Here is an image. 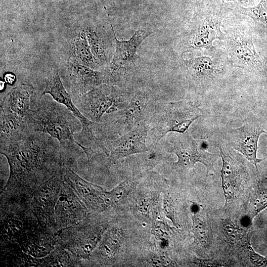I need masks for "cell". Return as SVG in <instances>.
<instances>
[{"label": "cell", "instance_id": "22", "mask_svg": "<svg viewBox=\"0 0 267 267\" xmlns=\"http://www.w3.org/2000/svg\"><path fill=\"white\" fill-rule=\"evenodd\" d=\"M69 61L98 70L100 67L90 50L86 33L83 29L73 33L69 46Z\"/></svg>", "mask_w": 267, "mask_h": 267}, {"label": "cell", "instance_id": "33", "mask_svg": "<svg viewBox=\"0 0 267 267\" xmlns=\"http://www.w3.org/2000/svg\"><path fill=\"white\" fill-rule=\"evenodd\" d=\"M152 234L160 239L165 238L168 234L167 228L161 222H156L152 228Z\"/></svg>", "mask_w": 267, "mask_h": 267}, {"label": "cell", "instance_id": "6", "mask_svg": "<svg viewBox=\"0 0 267 267\" xmlns=\"http://www.w3.org/2000/svg\"><path fill=\"white\" fill-rule=\"evenodd\" d=\"M116 47L113 57L103 72L105 84L117 86L122 89L133 73L139 59L137 51L143 41L152 32L144 30H136L128 40H118L113 30Z\"/></svg>", "mask_w": 267, "mask_h": 267}, {"label": "cell", "instance_id": "11", "mask_svg": "<svg viewBox=\"0 0 267 267\" xmlns=\"http://www.w3.org/2000/svg\"><path fill=\"white\" fill-rule=\"evenodd\" d=\"M81 221L63 229L59 235L62 246L64 249L76 257L87 259L100 241L105 227L100 224H85Z\"/></svg>", "mask_w": 267, "mask_h": 267}, {"label": "cell", "instance_id": "34", "mask_svg": "<svg viewBox=\"0 0 267 267\" xmlns=\"http://www.w3.org/2000/svg\"><path fill=\"white\" fill-rule=\"evenodd\" d=\"M171 262L169 259L157 255H153L150 259V264L154 267L168 266L171 264Z\"/></svg>", "mask_w": 267, "mask_h": 267}, {"label": "cell", "instance_id": "15", "mask_svg": "<svg viewBox=\"0 0 267 267\" xmlns=\"http://www.w3.org/2000/svg\"><path fill=\"white\" fill-rule=\"evenodd\" d=\"M183 66L190 89L197 92L206 90L222 76V69L208 56L184 60Z\"/></svg>", "mask_w": 267, "mask_h": 267}, {"label": "cell", "instance_id": "27", "mask_svg": "<svg viewBox=\"0 0 267 267\" xmlns=\"http://www.w3.org/2000/svg\"><path fill=\"white\" fill-rule=\"evenodd\" d=\"M41 265L44 266H69L71 260L69 254L64 249L52 250L43 260Z\"/></svg>", "mask_w": 267, "mask_h": 267}, {"label": "cell", "instance_id": "24", "mask_svg": "<svg viewBox=\"0 0 267 267\" xmlns=\"http://www.w3.org/2000/svg\"><path fill=\"white\" fill-rule=\"evenodd\" d=\"M120 229L112 228L104 233L99 241L98 251L101 256L105 258L113 257L118 251L123 239Z\"/></svg>", "mask_w": 267, "mask_h": 267}, {"label": "cell", "instance_id": "4", "mask_svg": "<svg viewBox=\"0 0 267 267\" xmlns=\"http://www.w3.org/2000/svg\"><path fill=\"white\" fill-rule=\"evenodd\" d=\"M203 114L198 106L186 100L159 103L150 122L147 123L148 132L152 135L153 146L169 133L186 132Z\"/></svg>", "mask_w": 267, "mask_h": 267}, {"label": "cell", "instance_id": "32", "mask_svg": "<svg viewBox=\"0 0 267 267\" xmlns=\"http://www.w3.org/2000/svg\"><path fill=\"white\" fill-rule=\"evenodd\" d=\"M267 207V191L260 193L256 198L253 217L257 215L260 212Z\"/></svg>", "mask_w": 267, "mask_h": 267}, {"label": "cell", "instance_id": "19", "mask_svg": "<svg viewBox=\"0 0 267 267\" xmlns=\"http://www.w3.org/2000/svg\"><path fill=\"white\" fill-rule=\"evenodd\" d=\"M217 17H208L200 22L188 35L187 50L210 48L217 39H223Z\"/></svg>", "mask_w": 267, "mask_h": 267}, {"label": "cell", "instance_id": "5", "mask_svg": "<svg viewBox=\"0 0 267 267\" xmlns=\"http://www.w3.org/2000/svg\"><path fill=\"white\" fill-rule=\"evenodd\" d=\"M164 137L165 150L177 156V161L172 165L177 172L186 174L198 162L206 167L207 176L215 172L214 165L220 156L206 151L202 139H194L188 131L184 133H170Z\"/></svg>", "mask_w": 267, "mask_h": 267}, {"label": "cell", "instance_id": "17", "mask_svg": "<svg viewBox=\"0 0 267 267\" xmlns=\"http://www.w3.org/2000/svg\"><path fill=\"white\" fill-rule=\"evenodd\" d=\"M63 79L71 95L79 98L96 87L105 84L103 72L76 62L66 63Z\"/></svg>", "mask_w": 267, "mask_h": 267}, {"label": "cell", "instance_id": "7", "mask_svg": "<svg viewBox=\"0 0 267 267\" xmlns=\"http://www.w3.org/2000/svg\"><path fill=\"white\" fill-rule=\"evenodd\" d=\"M131 93L117 86L103 84L78 98L74 103L87 119L99 123L105 114L119 109Z\"/></svg>", "mask_w": 267, "mask_h": 267}, {"label": "cell", "instance_id": "25", "mask_svg": "<svg viewBox=\"0 0 267 267\" xmlns=\"http://www.w3.org/2000/svg\"><path fill=\"white\" fill-rule=\"evenodd\" d=\"M141 175L129 178L119 184L110 191H107L109 205L114 206L124 200L136 186Z\"/></svg>", "mask_w": 267, "mask_h": 267}, {"label": "cell", "instance_id": "29", "mask_svg": "<svg viewBox=\"0 0 267 267\" xmlns=\"http://www.w3.org/2000/svg\"><path fill=\"white\" fill-rule=\"evenodd\" d=\"M192 229L197 240L206 242L208 239L207 224L200 216L195 214L192 216Z\"/></svg>", "mask_w": 267, "mask_h": 267}, {"label": "cell", "instance_id": "21", "mask_svg": "<svg viewBox=\"0 0 267 267\" xmlns=\"http://www.w3.org/2000/svg\"><path fill=\"white\" fill-rule=\"evenodd\" d=\"M0 113V143L20 139L30 131L26 121L2 101Z\"/></svg>", "mask_w": 267, "mask_h": 267}, {"label": "cell", "instance_id": "23", "mask_svg": "<svg viewBox=\"0 0 267 267\" xmlns=\"http://www.w3.org/2000/svg\"><path fill=\"white\" fill-rule=\"evenodd\" d=\"M34 92V87L28 84H22L13 88L2 98V101L11 110L24 119L30 111V98Z\"/></svg>", "mask_w": 267, "mask_h": 267}, {"label": "cell", "instance_id": "3", "mask_svg": "<svg viewBox=\"0 0 267 267\" xmlns=\"http://www.w3.org/2000/svg\"><path fill=\"white\" fill-rule=\"evenodd\" d=\"M150 94L146 88L134 90L120 109L104 115L102 122H93L90 129L96 141L121 136L144 121Z\"/></svg>", "mask_w": 267, "mask_h": 267}, {"label": "cell", "instance_id": "12", "mask_svg": "<svg viewBox=\"0 0 267 267\" xmlns=\"http://www.w3.org/2000/svg\"><path fill=\"white\" fill-rule=\"evenodd\" d=\"M226 48L232 64L249 71L264 67L261 57L257 52L252 37L244 31H228L225 36Z\"/></svg>", "mask_w": 267, "mask_h": 267}, {"label": "cell", "instance_id": "9", "mask_svg": "<svg viewBox=\"0 0 267 267\" xmlns=\"http://www.w3.org/2000/svg\"><path fill=\"white\" fill-rule=\"evenodd\" d=\"M149 128L144 120L116 138L98 142L100 148L108 156L110 163L117 162L130 155L149 151L146 145Z\"/></svg>", "mask_w": 267, "mask_h": 267}, {"label": "cell", "instance_id": "26", "mask_svg": "<svg viewBox=\"0 0 267 267\" xmlns=\"http://www.w3.org/2000/svg\"><path fill=\"white\" fill-rule=\"evenodd\" d=\"M237 10L239 13L251 18L258 29L267 33V0H260L253 7L239 6Z\"/></svg>", "mask_w": 267, "mask_h": 267}, {"label": "cell", "instance_id": "36", "mask_svg": "<svg viewBox=\"0 0 267 267\" xmlns=\"http://www.w3.org/2000/svg\"><path fill=\"white\" fill-rule=\"evenodd\" d=\"M223 4L225 1H233V2H243L245 0H221Z\"/></svg>", "mask_w": 267, "mask_h": 267}, {"label": "cell", "instance_id": "16", "mask_svg": "<svg viewBox=\"0 0 267 267\" xmlns=\"http://www.w3.org/2000/svg\"><path fill=\"white\" fill-rule=\"evenodd\" d=\"M215 145L219 148L222 160V186L224 198V207L233 199L244 176V171L235 150L227 146L221 139H216Z\"/></svg>", "mask_w": 267, "mask_h": 267}, {"label": "cell", "instance_id": "14", "mask_svg": "<svg viewBox=\"0 0 267 267\" xmlns=\"http://www.w3.org/2000/svg\"><path fill=\"white\" fill-rule=\"evenodd\" d=\"M45 94H49L55 101L65 106L80 121L82 125V139H84L87 143L95 144V138L90 128L92 122L83 115L72 100V96L65 89L61 81L56 67L49 72L47 77L42 95Z\"/></svg>", "mask_w": 267, "mask_h": 267}, {"label": "cell", "instance_id": "20", "mask_svg": "<svg viewBox=\"0 0 267 267\" xmlns=\"http://www.w3.org/2000/svg\"><path fill=\"white\" fill-rule=\"evenodd\" d=\"M83 29L92 55L99 67L107 66L112 56V43L107 33L101 27L88 24Z\"/></svg>", "mask_w": 267, "mask_h": 267}, {"label": "cell", "instance_id": "31", "mask_svg": "<svg viewBox=\"0 0 267 267\" xmlns=\"http://www.w3.org/2000/svg\"><path fill=\"white\" fill-rule=\"evenodd\" d=\"M163 211L166 216L175 224L176 220L174 207L171 197L167 194H164L163 198Z\"/></svg>", "mask_w": 267, "mask_h": 267}, {"label": "cell", "instance_id": "10", "mask_svg": "<svg viewBox=\"0 0 267 267\" xmlns=\"http://www.w3.org/2000/svg\"><path fill=\"white\" fill-rule=\"evenodd\" d=\"M264 133L267 134L262 127L249 121L238 128H227L222 132L221 139L254 165L259 173L258 164L262 159L257 157L258 144L260 135Z\"/></svg>", "mask_w": 267, "mask_h": 267}, {"label": "cell", "instance_id": "18", "mask_svg": "<svg viewBox=\"0 0 267 267\" xmlns=\"http://www.w3.org/2000/svg\"><path fill=\"white\" fill-rule=\"evenodd\" d=\"M87 210L64 181L54 209L55 229H64L77 224L86 218Z\"/></svg>", "mask_w": 267, "mask_h": 267}, {"label": "cell", "instance_id": "2", "mask_svg": "<svg viewBox=\"0 0 267 267\" xmlns=\"http://www.w3.org/2000/svg\"><path fill=\"white\" fill-rule=\"evenodd\" d=\"M30 129L46 134L58 140L66 156L77 153L81 148L89 163L94 151L77 141L74 134L82 129L80 121L65 106L54 100H45L36 110L31 109L24 118Z\"/></svg>", "mask_w": 267, "mask_h": 267}, {"label": "cell", "instance_id": "1", "mask_svg": "<svg viewBox=\"0 0 267 267\" xmlns=\"http://www.w3.org/2000/svg\"><path fill=\"white\" fill-rule=\"evenodd\" d=\"M0 144L10 169L3 191L13 196L27 195L60 172L67 159L57 140L31 129L20 139Z\"/></svg>", "mask_w": 267, "mask_h": 267}, {"label": "cell", "instance_id": "35", "mask_svg": "<svg viewBox=\"0 0 267 267\" xmlns=\"http://www.w3.org/2000/svg\"><path fill=\"white\" fill-rule=\"evenodd\" d=\"M15 79V75L12 73H7L4 76L5 81L9 84H13Z\"/></svg>", "mask_w": 267, "mask_h": 267}, {"label": "cell", "instance_id": "13", "mask_svg": "<svg viewBox=\"0 0 267 267\" xmlns=\"http://www.w3.org/2000/svg\"><path fill=\"white\" fill-rule=\"evenodd\" d=\"M62 174L65 182L87 210L101 212L109 206L107 191L101 187L85 180L66 165L63 168Z\"/></svg>", "mask_w": 267, "mask_h": 267}, {"label": "cell", "instance_id": "28", "mask_svg": "<svg viewBox=\"0 0 267 267\" xmlns=\"http://www.w3.org/2000/svg\"><path fill=\"white\" fill-rule=\"evenodd\" d=\"M153 194L142 193L137 199L136 206L138 212L144 216H148L152 211L155 204V200Z\"/></svg>", "mask_w": 267, "mask_h": 267}, {"label": "cell", "instance_id": "8", "mask_svg": "<svg viewBox=\"0 0 267 267\" xmlns=\"http://www.w3.org/2000/svg\"><path fill=\"white\" fill-rule=\"evenodd\" d=\"M62 171L33 188L26 196L25 204L39 223L48 228L56 230L54 214L55 206L64 183Z\"/></svg>", "mask_w": 267, "mask_h": 267}, {"label": "cell", "instance_id": "30", "mask_svg": "<svg viewBox=\"0 0 267 267\" xmlns=\"http://www.w3.org/2000/svg\"><path fill=\"white\" fill-rule=\"evenodd\" d=\"M248 255L251 263L257 267H267V259L256 253L250 244V241L247 245Z\"/></svg>", "mask_w": 267, "mask_h": 267}]
</instances>
